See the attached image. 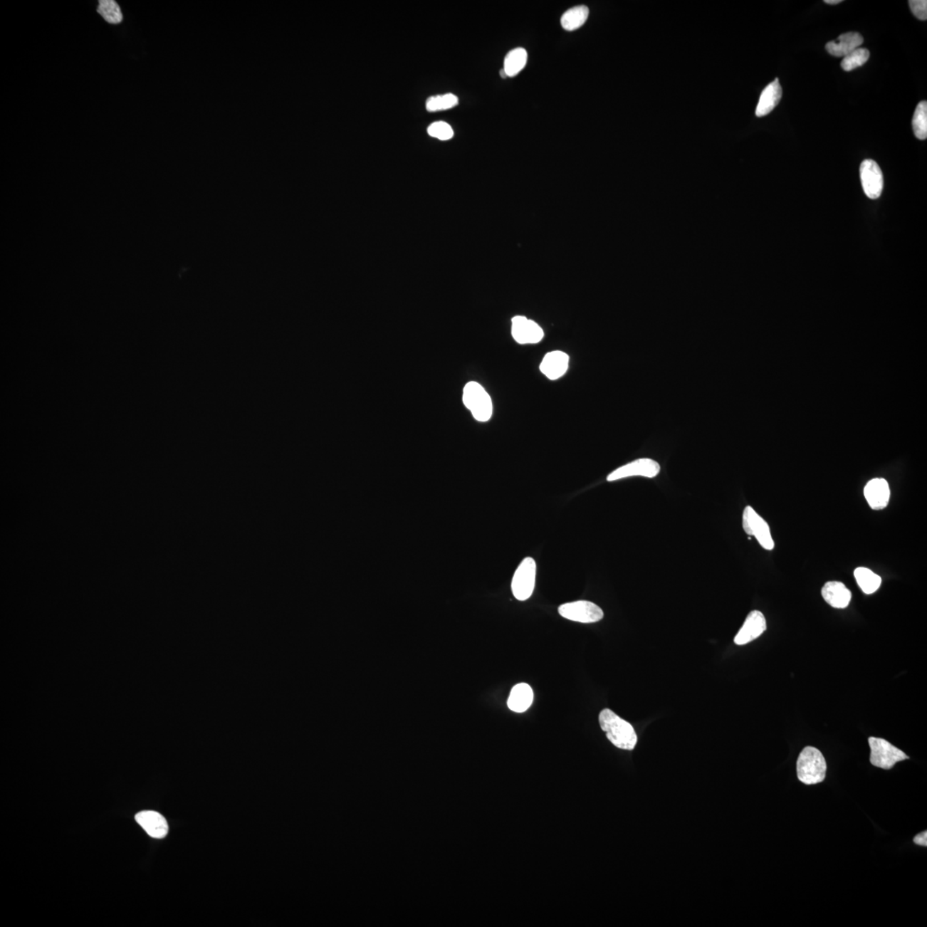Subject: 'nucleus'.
Returning a JSON list of instances; mask_svg holds the SVG:
<instances>
[{"instance_id": "obj_1", "label": "nucleus", "mask_w": 927, "mask_h": 927, "mask_svg": "<svg viewBox=\"0 0 927 927\" xmlns=\"http://www.w3.org/2000/svg\"><path fill=\"white\" fill-rule=\"evenodd\" d=\"M599 721L601 729L607 733V738L613 745L622 750L634 749L637 744V735L629 722L608 708L601 711Z\"/></svg>"}, {"instance_id": "obj_2", "label": "nucleus", "mask_w": 927, "mask_h": 927, "mask_svg": "<svg viewBox=\"0 0 927 927\" xmlns=\"http://www.w3.org/2000/svg\"><path fill=\"white\" fill-rule=\"evenodd\" d=\"M827 764L819 750L812 746L802 750L797 762V778L805 785H815L824 782Z\"/></svg>"}, {"instance_id": "obj_3", "label": "nucleus", "mask_w": 927, "mask_h": 927, "mask_svg": "<svg viewBox=\"0 0 927 927\" xmlns=\"http://www.w3.org/2000/svg\"><path fill=\"white\" fill-rule=\"evenodd\" d=\"M463 402L476 420L487 421L491 419L493 412L492 400L486 389L478 382H471L466 384L463 392Z\"/></svg>"}, {"instance_id": "obj_4", "label": "nucleus", "mask_w": 927, "mask_h": 927, "mask_svg": "<svg viewBox=\"0 0 927 927\" xmlns=\"http://www.w3.org/2000/svg\"><path fill=\"white\" fill-rule=\"evenodd\" d=\"M868 742L871 748L870 761L875 767L891 770L896 763L909 759L903 750L896 748L884 738L871 737L868 738Z\"/></svg>"}, {"instance_id": "obj_5", "label": "nucleus", "mask_w": 927, "mask_h": 927, "mask_svg": "<svg viewBox=\"0 0 927 927\" xmlns=\"http://www.w3.org/2000/svg\"><path fill=\"white\" fill-rule=\"evenodd\" d=\"M537 565L532 557H525L517 567L512 580V592L515 598L525 601L531 598L535 587Z\"/></svg>"}, {"instance_id": "obj_6", "label": "nucleus", "mask_w": 927, "mask_h": 927, "mask_svg": "<svg viewBox=\"0 0 927 927\" xmlns=\"http://www.w3.org/2000/svg\"><path fill=\"white\" fill-rule=\"evenodd\" d=\"M558 612L567 620L582 624L597 623L604 617V612L590 601L580 600L560 605Z\"/></svg>"}, {"instance_id": "obj_7", "label": "nucleus", "mask_w": 927, "mask_h": 927, "mask_svg": "<svg viewBox=\"0 0 927 927\" xmlns=\"http://www.w3.org/2000/svg\"><path fill=\"white\" fill-rule=\"evenodd\" d=\"M743 528L749 536L757 538L763 548L767 550L775 548L770 525L750 506H747L743 513Z\"/></svg>"}, {"instance_id": "obj_8", "label": "nucleus", "mask_w": 927, "mask_h": 927, "mask_svg": "<svg viewBox=\"0 0 927 927\" xmlns=\"http://www.w3.org/2000/svg\"><path fill=\"white\" fill-rule=\"evenodd\" d=\"M659 471H661V466L654 459H639L612 471L609 474L607 481L613 482L623 478L637 477V476L653 478L656 477Z\"/></svg>"}, {"instance_id": "obj_9", "label": "nucleus", "mask_w": 927, "mask_h": 927, "mask_svg": "<svg viewBox=\"0 0 927 927\" xmlns=\"http://www.w3.org/2000/svg\"><path fill=\"white\" fill-rule=\"evenodd\" d=\"M859 173L864 194L871 199H879L884 189V177L879 164L874 160H864Z\"/></svg>"}, {"instance_id": "obj_10", "label": "nucleus", "mask_w": 927, "mask_h": 927, "mask_svg": "<svg viewBox=\"0 0 927 927\" xmlns=\"http://www.w3.org/2000/svg\"><path fill=\"white\" fill-rule=\"evenodd\" d=\"M544 335V331L535 321L520 315L512 319V336L518 344L540 343Z\"/></svg>"}, {"instance_id": "obj_11", "label": "nucleus", "mask_w": 927, "mask_h": 927, "mask_svg": "<svg viewBox=\"0 0 927 927\" xmlns=\"http://www.w3.org/2000/svg\"><path fill=\"white\" fill-rule=\"evenodd\" d=\"M767 629L765 617L759 611L750 612L744 624L734 638L735 644L738 646L748 644L755 640Z\"/></svg>"}, {"instance_id": "obj_12", "label": "nucleus", "mask_w": 927, "mask_h": 927, "mask_svg": "<svg viewBox=\"0 0 927 927\" xmlns=\"http://www.w3.org/2000/svg\"><path fill=\"white\" fill-rule=\"evenodd\" d=\"M869 506L874 510H882L888 506L891 498V488L886 480L874 478L868 482L864 490Z\"/></svg>"}, {"instance_id": "obj_13", "label": "nucleus", "mask_w": 927, "mask_h": 927, "mask_svg": "<svg viewBox=\"0 0 927 927\" xmlns=\"http://www.w3.org/2000/svg\"><path fill=\"white\" fill-rule=\"evenodd\" d=\"M569 365V355L560 350H555L545 355L540 365V370L547 378L555 381L565 375Z\"/></svg>"}, {"instance_id": "obj_14", "label": "nucleus", "mask_w": 927, "mask_h": 927, "mask_svg": "<svg viewBox=\"0 0 927 927\" xmlns=\"http://www.w3.org/2000/svg\"><path fill=\"white\" fill-rule=\"evenodd\" d=\"M136 821L150 837L164 838L169 832V825L165 817L160 813L153 811H145L137 813Z\"/></svg>"}, {"instance_id": "obj_15", "label": "nucleus", "mask_w": 927, "mask_h": 927, "mask_svg": "<svg viewBox=\"0 0 927 927\" xmlns=\"http://www.w3.org/2000/svg\"><path fill=\"white\" fill-rule=\"evenodd\" d=\"M863 43V36L859 33L849 32L839 36L837 41L827 43L826 50L831 56L844 58L860 48Z\"/></svg>"}, {"instance_id": "obj_16", "label": "nucleus", "mask_w": 927, "mask_h": 927, "mask_svg": "<svg viewBox=\"0 0 927 927\" xmlns=\"http://www.w3.org/2000/svg\"><path fill=\"white\" fill-rule=\"evenodd\" d=\"M822 596L830 607L837 609L847 608L852 599L850 590L840 582L825 583L822 590Z\"/></svg>"}, {"instance_id": "obj_17", "label": "nucleus", "mask_w": 927, "mask_h": 927, "mask_svg": "<svg viewBox=\"0 0 927 927\" xmlns=\"http://www.w3.org/2000/svg\"><path fill=\"white\" fill-rule=\"evenodd\" d=\"M782 97V89L779 83V79L776 78L774 82L768 85L763 90L760 97L755 115L763 117L770 114L778 105L780 99Z\"/></svg>"}, {"instance_id": "obj_18", "label": "nucleus", "mask_w": 927, "mask_h": 927, "mask_svg": "<svg viewBox=\"0 0 927 927\" xmlns=\"http://www.w3.org/2000/svg\"><path fill=\"white\" fill-rule=\"evenodd\" d=\"M533 691L528 684H519L512 688L508 700V707L515 713H523L531 707Z\"/></svg>"}, {"instance_id": "obj_19", "label": "nucleus", "mask_w": 927, "mask_h": 927, "mask_svg": "<svg viewBox=\"0 0 927 927\" xmlns=\"http://www.w3.org/2000/svg\"><path fill=\"white\" fill-rule=\"evenodd\" d=\"M854 577L859 587L866 595H872L879 590L882 583L880 576L867 567H860L854 570Z\"/></svg>"}, {"instance_id": "obj_20", "label": "nucleus", "mask_w": 927, "mask_h": 927, "mask_svg": "<svg viewBox=\"0 0 927 927\" xmlns=\"http://www.w3.org/2000/svg\"><path fill=\"white\" fill-rule=\"evenodd\" d=\"M528 62L525 49L517 48L508 52L504 60V70L508 77H515L525 68Z\"/></svg>"}, {"instance_id": "obj_21", "label": "nucleus", "mask_w": 927, "mask_h": 927, "mask_svg": "<svg viewBox=\"0 0 927 927\" xmlns=\"http://www.w3.org/2000/svg\"><path fill=\"white\" fill-rule=\"evenodd\" d=\"M588 15H590V9L586 6L571 8L562 16V27L567 31H574L586 23Z\"/></svg>"}, {"instance_id": "obj_22", "label": "nucleus", "mask_w": 927, "mask_h": 927, "mask_svg": "<svg viewBox=\"0 0 927 927\" xmlns=\"http://www.w3.org/2000/svg\"><path fill=\"white\" fill-rule=\"evenodd\" d=\"M913 130L917 139L925 140L927 137V103L918 104L913 117Z\"/></svg>"}, {"instance_id": "obj_23", "label": "nucleus", "mask_w": 927, "mask_h": 927, "mask_svg": "<svg viewBox=\"0 0 927 927\" xmlns=\"http://www.w3.org/2000/svg\"><path fill=\"white\" fill-rule=\"evenodd\" d=\"M98 12L108 23L119 24L122 22V12H121L118 4L114 0H102V1H100Z\"/></svg>"}, {"instance_id": "obj_24", "label": "nucleus", "mask_w": 927, "mask_h": 927, "mask_svg": "<svg viewBox=\"0 0 927 927\" xmlns=\"http://www.w3.org/2000/svg\"><path fill=\"white\" fill-rule=\"evenodd\" d=\"M869 50L859 48L855 49L854 51L850 53L849 56L843 58L841 63L842 68L846 70V72H851V70L860 68V66L866 64L867 61L869 60Z\"/></svg>"}, {"instance_id": "obj_25", "label": "nucleus", "mask_w": 927, "mask_h": 927, "mask_svg": "<svg viewBox=\"0 0 927 927\" xmlns=\"http://www.w3.org/2000/svg\"><path fill=\"white\" fill-rule=\"evenodd\" d=\"M459 98L454 94H445L436 95L428 98L426 102V108L429 112H436L450 110L458 105Z\"/></svg>"}, {"instance_id": "obj_26", "label": "nucleus", "mask_w": 927, "mask_h": 927, "mask_svg": "<svg viewBox=\"0 0 927 927\" xmlns=\"http://www.w3.org/2000/svg\"><path fill=\"white\" fill-rule=\"evenodd\" d=\"M428 133L429 136L444 141L449 140L454 137L453 128L444 121H437V122L430 125L428 128Z\"/></svg>"}, {"instance_id": "obj_27", "label": "nucleus", "mask_w": 927, "mask_h": 927, "mask_svg": "<svg viewBox=\"0 0 927 927\" xmlns=\"http://www.w3.org/2000/svg\"><path fill=\"white\" fill-rule=\"evenodd\" d=\"M909 6L916 18L922 21L927 19L926 0H910Z\"/></svg>"}, {"instance_id": "obj_28", "label": "nucleus", "mask_w": 927, "mask_h": 927, "mask_svg": "<svg viewBox=\"0 0 927 927\" xmlns=\"http://www.w3.org/2000/svg\"><path fill=\"white\" fill-rule=\"evenodd\" d=\"M926 838H927V832L926 831H925V832H922L921 834H917V836L913 838V842L916 843V845L926 847L927 846Z\"/></svg>"}, {"instance_id": "obj_29", "label": "nucleus", "mask_w": 927, "mask_h": 927, "mask_svg": "<svg viewBox=\"0 0 927 927\" xmlns=\"http://www.w3.org/2000/svg\"><path fill=\"white\" fill-rule=\"evenodd\" d=\"M824 2L828 5H837V4L842 3V0H825Z\"/></svg>"}, {"instance_id": "obj_30", "label": "nucleus", "mask_w": 927, "mask_h": 927, "mask_svg": "<svg viewBox=\"0 0 927 927\" xmlns=\"http://www.w3.org/2000/svg\"><path fill=\"white\" fill-rule=\"evenodd\" d=\"M500 74H501V76H502L503 78H508L507 74H506V73H505L504 69L501 70Z\"/></svg>"}]
</instances>
